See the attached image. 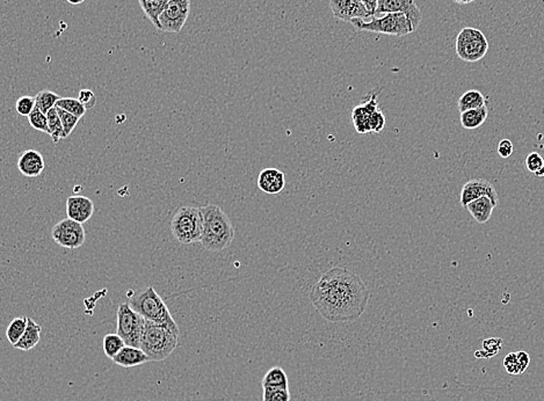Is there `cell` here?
<instances>
[{"label":"cell","instance_id":"6da1fadb","mask_svg":"<svg viewBox=\"0 0 544 401\" xmlns=\"http://www.w3.org/2000/svg\"><path fill=\"white\" fill-rule=\"evenodd\" d=\"M309 297L325 321L352 323L364 313L371 292L358 274L344 267H333L316 282Z\"/></svg>","mask_w":544,"mask_h":401},{"label":"cell","instance_id":"7a4b0ae2","mask_svg":"<svg viewBox=\"0 0 544 401\" xmlns=\"http://www.w3.org/2000/svg\"><path fill=\"white\" fill-rule=\"evenodd\" d=\"M203 215V236L201 245L209 252H221L235 239V229L228 215L216 205L201 207Z\"/></svg>","mask_w":544,"mask_h":401},{"label":"cell","instance_id":"3957f363","mask_svg":"<svg viewBox=\"0 0 544 401\" xmlns=\"http://www.w3.org/2000/svg\"><path fill=\"white\" fill-rule=\"evenodd\" d=\"M179 339V330L168 325L145 321L139 348L151 362H161L173 353Z\"/></svg>","mask_w":544,"mask_h":401},{"label":"cell","instance_id":"277c9868","mask_svg":"<svg viewBox=\"0 0 544 401\" xmlns=\"http://www.w3.org/2000/svg\"><path fill=\"white\" fill-rule=\"evenodd\" d=\"M128 303L146 321L168 325L175 330H179L177 323L172 317L171 312L168 310V305L158 294L154 287H148L143 292H136L132 296L129 294Z\"/></svg>","mask_w":544,"mask_h":401},{"label":"cell","instance_id":"5b68a950","mask_svg":"<svg viewBox=\"0 0 544 401\" xmlns=\"http://www.w3.org/2000/svg\"><path fill=\"white\" fill-rule=\"evenodd\" d=\"M171 232L174 238L183 245L201 243L203 236L201 208H179L171 220Z\"/></svg>","mask_w":544,"mask_h":401},{"label":"cell","instance_id":"8992f818","mask_svg":"<svg viewBox=\"0 0 544 401\" xmlns=\"http://www.w3.org/2000/svg\"><path fill=\"white\" fill-rule=\"evenodd\" d=\"M351 23L358 30L378 32L384 35L406 36L415 32L412 21L403 13H386L381 18L374 16L369 23L362 19H354Z\"/></svg>","mask_w":544,"mask_h":401},{"label":"cell","instance_id":"52a82bcc","mask_svg":"<svg viewBox=\"0 0 544 401\" xmlns=\"http://www.w3.org/2000/svg\"><path fill=\"white\" fill-rule=\"evenodd\" d=\"M455 50L456 55L463 62H480L487 54L489 42L482 30L473 27H465L458 34Z\"/></svg>","mask_w":544,"mask_h":401},{"label":"cell","instance_id":"ba28073f","mask_svg":"<svg viewBox=\"0 0 544 401\" xmlns=\"http://www.w3.org/2000/svg\"><path fill=\"white\" fill-rule=\"evenodd\" d=\"M146 319L136 312L129 303H123L117 309L116 333L122 337L127 346L139 348Z\"/></svg>","mask_w":544,"mask_h":401},{"label":"cell","instance_id":"9c48e42d","mask_svg":"<svg viewBox=\"0 0 544 401\" xmlns=\"http://www.w3.org/2000/svg\"><path fill=\"white\" fill-rule=\"evenodd\" d=\"M190 12V0H168L159 16V32L179 34L186 25Z\"/></svg>","mask_w":544,"mask_h":401},{"label":"cell","instance_id":"30bf717a","mask_svg":"<svg viewBox=\"0 0 544 401\" xmlns=\"http://www.w3.org/2000/svg\"><path fill=\"white\" fill-rule=\"evenodd\" d=\"M52 237L59 246L69 249H77L85 243L84 227L71 218H64L52 227Z\"/></svg>","mask_w":544,"mask_h":401},{"label":"cell","instance_id":"8fae6325","mask_svg":"<svg viewBox=\"0 0 544 401\" xmlns=\"http://www.w3.org/2000/svg\"><path fill=\"white\" fill-rule=\"evenodd\" d=\"M386 13H403L409 16L412 21L415 30L422 23V11L419 10L415 0H377V10L375 16Z\"/></svg>","mask_w":544,"mask_h":401},{"label":"cell","instance_id":"7c38bea8","mask_svg":"<svg viewBox=\"0 0 544 401\" xmlns=\"http://www.w3.org/2000/svg\"><path fill=\"white\" fill-rule=\"evenodd\" d=\"M330 8L335 19L352 23L354 19H367L371 13L361 0H330Z\"/></svg>","mask_w":544,"mask_h":401},{"label":"cell","instance_id":"4fadbf2b","mask_svg":"<svg viewBox=\"0 0 544 401\" xmlns=\"http://www.w3.org/2000/svg\"><path fill=\"white\" fill-rule=\"evenodd\" d=\"M378 92L373 91L368 94L367 97H364L362 104H358L353 108V124L357 131L360 135H367L371 133L369 128V120L376 110H378Z\"/></svg>","mask_w":544,"mask_h":401},{"label":"cell","instance_id":"5bb4252c","mask_svg":"<svg viewBox=\"0 0 544 401\" xmlns=\"http://www.w3.org/2000/svg\"><path fill=\"white\" fill-rule=\"evenodd\" d=\"M484 196L491 198L496 204L499 202L498 191L491 182L484 179H473L470 181H468L461 191V204L462 207L465 208L473 200Z\"/></svg>","mask_w":544,"mask_h":401},{"label":"cell","instance_id":"9a60e30c","mask_svg":"<svg viewBox=\"0 0 544 401\" xmlns=\"http://www.w3.org/2000/svg\"><path fill=\"white\" fill-rule=\"evenodd\" d=\"M16 167L26 178H37L45 169L43 155L36 150H26L20 153Z\"/></svg>","mask_w":544,"mask_h":401},{"label":"cell","instance_id":"2e32d148","mask_svg":"<svg viewBox=\"0 0 544 401\" xmlns=\"http://www.w3.org/2000/svg\"><path fill=\"white\" fill-rule=\"evenodd\" d=\"M93 213V200L86 196H71L66 200V215L78 223H86Z\"/></svg>","mask_w":544,"mask_h":401},{"label":"cell","instance_id":"e0dca14e","mask_svg":"<svg viewBox=\"0 0 544 401\" xmlns=\"http://www.w3.org/2000/svg\"><path fill=\"white\" fill-rule=\"evenodd\" d=\"M286 186V178L282 172L277 169H266L258 176V188L265 194H280Z\"/></svg>","mask_w":544,"mask_h":401},{"label":"cell","instance_id":"ac0fdd59","mask_svg":"<svg viewBox=\"0 0 544 401\" xmlns=\"http://www.w3.org/2000/svg\"><path fill=\"white\" fill-rule=\"evenodd\" d=\"M113 362L122 368H135L151 361L141 348L126 346L115 356Z\"/></svg>","mask_w":544,"mask_h":401},{"label":"cell","instance_id":"d6986e66","mask_svg":"<svg viewBox=\"0 0 544 401\" xmlns=\"http://www.w3.org/2000/svg\"><path fill=\"white\" fill-rule=\"evenodd\" d=\"M497 205L498 204L494 203L491 198L484 196L473 200L471 203L468 204L465 209L469 211V214L473 216L477 223L485 224L492 216L493 210L496 209Z\"/></svg>","mask_w":544,"mask_h":401},{"label":"cell","instance_id":"ffe728a7","mask_svg":"<svg viewBox=\"0 0 544 401\" xmlns=\"http://www.w3.org/2000/svg\"><path fill=\"white\" fill-rule=\"evenodd\" d=\"M41 330H42L41 326L29 318L26 332L23 334V337L20 339L19 342L16 343V346H13L14 348L23 350V352L32 350L34 347L39 345L40 340H41Z\"/></svg>","mask_w":544,"mask_h":401},{"label":"cell","instance_id":"44dd1931","mask_svg":"<svg viewBox=\"0 0 544 401\" xmlns=\"http://www.w3.org/2000/svg\"><path fill=\"white\" fill-rule=\"evenodd\" d=\"M487 115H489L487 106L478 108V109L467 110L464 113H461V124L464 129H477V128L483 126L484 122L487 121Z\"/></svg>","mask_w":544,"mask_h":401},{"label":"cell","instance_id":"7402d4cb","mask_svg":"<svg viewBox=\"0 0 544 401\" xmlns=\"http://www.w3.org/2000/svg\"><path fill=\"white\" fill-rule=\"evenodd\" d=\"M487 101L484 97L483 93H480L477 90H470L465 92L462 97L458 99V107L460 113H464L467 110L478 109V108L487 106Z\"/></svg>","mask_w":544,"mask_h":401},{"label":"cell","instance_id":"603a6c76","mask_svg":"<svg viewBox=\"0 0 544 401\" xmlns=\"http://www.w3.org/2000/svg\"><path fill=\"white\" fill-rule=\"evenodd\" d=\"M261 385L264 388H288V376L281 366H273L266 372L264 378L261 381Z\"/></svg>","mask_w":544,"mask_h":401},{"label":"cell","instance_id":"cb8c5ba5","mask_svg":"<svg viewBox=\"0 0 544 401\" xmlns=\"http://www.w3.org/2000/svg\"><path fill=\"white\" fill-rule=\"evenodd\" d=\"M28 321L29 318L18 317L11 321L10 325L7 327L6 337L12 346H16V343L19 342L20 339L23 337V334L26 332L27 326H28Z\"/></svg>","mask_w":544,"mask_h":401},{"label":"cell","instance_id":"d4e9b609","mask_svg":"<svg viewBox=\"0 0 544 401\" xmlns=\"http://www.w3.org/2000/svg\"><path fill=\"white\" fill-rule=\"evenodd\" d=\"M126 342L119 334H107L103 340V349L105 355L113 361L115 356L126 347Z\"/></svg>","mask_w":544,"mask_h":401},{"label":"cell","instance_id":"484cf974","mask_svg":"<svg viewBox=\"0 0 544 401\" xmlns=\"http://www.w3.org/2000/svg\"><path fill=\"white\" fill-rule=\"evenodd\" d=\"M47 117H48L49 129H50V137H52V143L58 144L61 139L65 138V135L64 128H63V124H62L61 117H59V114H58L57 108H52L47 114Z\"/></svg>","mask_w":544,"mask_h":401},{"label":"cell","instance_id":"4316f807","mask_svg":"<svg viewBox=\"0 0 544 401\" xmlns=\"http://www.w3.org/2000/svg\"><path fill=\"white\" fill-rule=\"evenodd\" d=\"M61 97L58 94L49 91V90H42L35 97L36 108H39L43 114L47 115L52 108L56 107V104Z\"/></svg>","mask_w":544,"mask_h":401},{"label":"cell","instance_id":"83f0119b","mask_svg":"<svg viewBox=\"0 0 544 401\" xmlns=\"http://www.w3.org/2000/svg\"><path fill=\"white\" fill-rule=\"evenodd\" d=\"M56 107L74 114V115L79 117V119L84 117L87 110L84 104H81V101H79V99H74V97H61L57 101Z\"/></svg>","mask_w":544,"mask_h":401},{"label":"cell","instance_id":"f1b7e54d","mask_svg":"<svg viewBox=\"0 0 544 401\" xmlns=\"http://www.w3.org/2000/svg\"><path fill=\"white\" fill-rule=\"evenodd\" d=\"M28 122L33 129L41 131V133H48L49 136H50L48 117L39 108L35 107V109L33 110V113L28 116Z\"/></svg>","mask_w":544,"mask_h":401},{"label":"cell","instance_id":"f546056e","mask_svg":"<svg viewBox=\"0 0 544 401\" xmlns=\"http://www.w3.org/2000/svg\"><path fill=\"white\" fill-rule=\"evenodd\" d=\"M262 401H290L289 388H264Z\"/></svg>","mask_w":544,"mask_h":401},{"label":"cell","instance_id":"4dcf8cb0","mask_svg":"<svg viewBox=\"0 0 544 401\" xmlns=\"http://www.w3.org/2000/svg\"><path fill=\"white\" fill-rule=\"evenodd\" d=\"M35 97H29V95L19 97L16 102V113L19 114L20 116L28 117L33 113V110L35 109Z\"/></svg>","mask_w":544,"mask_h":401},{"label":"cell","instance_id":"1f68e13d","mask_svg":"<svg viewBox=\"0 0 544 401\" xmlns=\"http://www.w3.org/2000/svg\"><path fill=\"white\" fill-rule=\"evenodd\" d=\"M57 110L58 114H59V117H61L62 124H63V128H64L65 138H68V137L71 135L74 128L77 126L78 122H79L81 119L76 116V115H74V114L61 109V108H57Z\"/></svg>","mask_w":544,"mask_h":401},{"label":"cell","instance_id":"d6a6232c","mask_svg":"<svg viewBox=\"0 0 544 401\" xmlns=\"http://www.w3.org/2000/svg\"><path fill=\"white\" fill-rule=\"evenodd\" d=\"M502 346V340L499 337H492V339H487L483 342L484 353L478 352L476 353V356L480 357H484V359H490L492 356L497 355L499 353L500 348Z\"/></svg>","mask_w":544,"mask_h":401},{"label":"cell","instance_id":"836d02e7","mask_svg":"<svg viewBox=\"0 0 544 401\" xmlns=\"http://www.w3.org/2000/svg\"><path fill=\"white\" fill-rule=\"evenodd\" d=\"M504 366L509 375L518 376L525 372L520 359H519L518 353H511L506 356L504 359Z\"/></svg>","mask_w":544,"mask_h":401},{"label":"cell","instance_id":"e575fe53","mask_svg":"<svg viewBox=\"0 0 544 401\" xmlns=\"http://www.w3.org/2000/svg\"><path fill=\"white\" fill-rule=\"evenodd\" d=\"M525 164L526 167H527V169H528L529 172L536 174V173H538V172L542 169V166H543L544 164V160L541 155H538V152H531L527 155V158H526L525 160Z\"/></svg>","mask_w":544,"mask_h":401},{"label":"cell","instance_id":"d590c367","mask_svg":"<svg viewBox=\"0 0 544 401\" xmlns=\"http://www.w3.org/2000/svg\"><path fill=\"white\" fill-rule=\"evenodd\" d=\"M384 126H386V116H384V114L380 109L376 110L371 115V120H369L371 133H381L384 129Z\"/></svg>","mask_w":544,"mask_h":401},{"label":"cell","instance_id":"8d00e7d4","mask_svg":"<svg viewBox=\"0 0 544 401\" xmlns=\"http://www.w3.org/2000/svg\"><path fill=\"white\" fill-rule=\"evenodd\" d=\"M78 99L86 109H92L97 104V97L91 90H81L78 94Z\"/></svg>","mask_w":544,"mask_h":401},{"label":"cell","instance_id":"74e56055","mask_svg":"<svg viewBox=\"0 0 544 401\" xmlns=\"http://www.w3.org/2000/svg\"><path fill=\"white\" fill-rule=\"evenodd\" d=\"M498 153L502 158H509L513 153V144L509 139H502L498 145Z\"/></svg>","mask_w":544,"mask_h":401},{"label":"cell","instance_id":"f35d334b","mask_svg":"<svg viewBox=\"0 0 544 401\" xmlns=\"http://www.w3.org/2000/svg\"><path fill=\"white\" fill-rule=\"evenodd\" d=\"M518 353L519 359H520V362H521L522 368H523V370L528 369L529 363H531V357H529V354L526 353V352H522V350H520V352H516Z\"/></svg>","mask_w":544,"mask_h":401},{"label":"cell","instance_id":"ab89813d","mask_svg":"<svg viewBox=\"0 0 544 401\" xmlns=\"http://www.w3.org/2000/svg\"><path fill=\"white\" fill-rule=\"evenodd\" d=\"M364 6L367 7L371 16H375L377 10V0H361Z\"/></svg>","mask_w":544,"mask_h":401},{"label":"cell","instance_id":"60d3db41","mask_svg":"<svg viewBox=\"0 0 544 401\" xmlns=\"http://www.w3.org/2000/svg\"><path fill=\"white\" fill-rule=\"evenodd\" d=\"M70 5H72V6H78V5H81V4L84 3L85 0H66Z\"/></svg>","mask_w":544,"mask_h":401},{"label":"cell","instance_id":"b9f144b4","mask_svg":"<svg viewBox=\"0 0 544 401\" xmlns=\"http://www.w3.org/2000/svg\"><path fill=\"white\" fill-rule=\"evenodd\" d=\"M454 3L458 4V5H468L475 1V0H453Z\"/></svg>","mask_w":544,"mask_h":401},{"label":"cell","instance_id":"7bdbcfd3","mask_svg":"<svg viewBox=\"0 0 544 401\" xmlns=\"http://www.w3.org/2000/svg\"><path fill=\"white\" fill-rule=\"evenodd\" d=\"M536 176H538V178H542V176H544V164L543 166H542V169H540V171L536 173Z\"/></svg>","mask_w":544,"mask_h":401}]
</instances>
